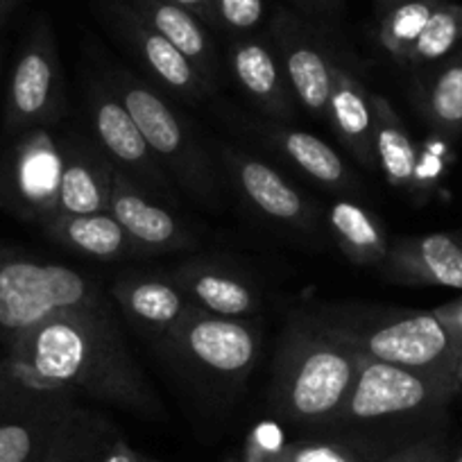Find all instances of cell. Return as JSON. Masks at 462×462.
I'll list each match as a JSON object with an SVG mask.
<instances>
[{"mask_svg": "<svg viewBox=\"0 0 462 462\" xmlns=\"http://www.w3.org/2000/svg\"><path fill=\"white\" fill-rule=\"evenodd\" d=\"M385 453L381 447L356 438H310L277 447L250 444L245 462H376Z\"/></svg>", "mask_w": 462, "mask_h": 462, "instance_id": "4316f807", "label": "cell"}, {"mask_svg": "<svg viewBox=\"0 0 462 462\" xmlns=\"http://www.w3.org/2000/svg\"><path fill=\"white\" fill-rule=\"evenodd\" d=\"M189 301L220 318L250 319L263 309L259 283L236 265L217 259H190L168 270Z\"/></svg>", "mask_w": 462, "mask_h": 462, "instance_id": "9a60e30c", "label": "cell"}, {"mask_svg": "<svg viewBox=\"0 0 462 462\" xmlns=\"http://www.w3.org/2000/svg\"><path fill=\"white\" fill-rule=\"evenodd\" d=\"M417 106L438 134L462 132V57L447 61L417 84Z\"/></svg>", "mask_w": 462, "mask_h": 462, "instance_id": "f1b7e54d", "label": "cell"}, {"mask_svg": "<svg viewBox=\"0 0 462 462\" xmlns=\"http://www.w3.org/2000/svg\"><path fill=\"white\" fill-rule=\"evenodd\" d=\"M226 69L265 116L277 121L295 116V96L270 43L256 37H238L226 48Z\"/></svg>", "mask_w": 462, "mask_h": 462, "instance_id": "44dd1931", "label": "cell"}, {"mask_svg": "<svg viewBox=\"0 0 462 462\" xmlns=\"http://www.w3.org/2000/svg\"><path fill=\"white\" fill-rule=\"evenodd\" d=\"M118 435L106 417L75 406L39 462H96L102 448Z\"/></svg>", "mask_w": 462, "mask_h": 462, "instance_id": "83f0119b", "label": "cell"}, {"mask_svg": "<svg viewBox=\"0 0 462 462\" xmlns=\"http://www.w3.org/2000/svg\"><path fill=\"white\" fill-rule=\"evenodd\" d=\"M363 361L309 313L288 322L277 342L270 408L283 421L327 429L352 393Z\"/></svg>", "mask_w": 462, "mask_h": 462, "instance_id": "7a4b0ae2", "label": "cell"}, {"mask_svg": "<svg viewBox=\"0 0 462 462\" xmlns=\"http://www.w3.org/2000/svg\"><path fill=\"white\" fill-rule=\"evenodd\" d=\"M309 315L361 361L388 363L457 383L462 352L435 310L324 304Z\"/></svg>", "mask_w": 462, "mask_h": 462, "instance_id": "3957f363", "label": "cell"}, {"mask_svg": "<svg viewBox=\"0 0 462 462\" xmlns=\"http://www.w3.org/2000/svg\"><path fill=\"white\" fill-rule=\"evenodd\" d=\"M381 273L402 286H433L462 291V236L435 231L402 236L390 243Z\"/></svg>", "mask_w": 462, "mask_h": 462, "instance_id": "e0dca14e", "label": "cell"}, {"mask_svg": "<svg viewBox=\"0 0 462 462\" xmlns=\"http://www.w3.org/2000/svg\"><path fill=\"white\" fill-rule=\"evenodd\" d=\"M109 304L100 283L61 263L0 254V336L16 333L48 318Z\"/></svg>", "mask_w": 462, "mask_h": 462, "instance_id": "8992f818", "label": "cell"}, {"mask_svg": "<svg viewBox=\"0 0 462 462\" xmlns=\"http://www.w3.org/2000/svg\"><path fill=\"white\" fill-rule=\"evenodd\" d=\"M376 462H444V453L433 439H420V442L406 444V447L385 453Z\"/></svg>", "mask_w": 462, "mask_h": 462, "instance_id": "d6a6232c", "label": "cell"}, {"mask_svg": "<svg viewBox=\"0 0 462 462\" xmlns=\"http://www.w3.org/2000/svg\"><path fill=\"white\" fill-rule=\"evenodd\" d=\"M241 462H245V460H241Z\"/></svg>", "mask_w": 462, "mask_h": 462, "instance_id": "b9f144b4", "label": "cell"}, {"mask_svg": "<svg viewBox=\"0 0 462 462\" xmlns=\"http://www.w3.org/2000/svg\"><path fill=\"white\" fill-rule=\"evenodd\" d=\"M270 39L300 106L315 118H327L336 52L315 30L283 10H279L270 23Z\"/></svg>", "mask_w": 462, "mask_h": 462, "instance_id": "4fadbf2b", "label": "cell"}, {"mask_svg": "<svg viewBox=\"0 0 462 462\" xmlns=\"http://www.w3.org/2000/svg\"><path fill=\"white\" fill-rule=\"evenodd\" d=\"M154 345L186 385L211 397L243 393L261 356L259 324L190 306Z\"/></svg>", "mask_w": 462, "mask_h": 462, "instance_id": "277c9868", "label": "cell"}, {"mask_svg": "<svg viewBox=\"0 0 462 462\" xmlns=\"http://www.w3.org/2000/svg\"><path fill=\"white\" fill-rule=\"evenodd\" d=\"M60 150L61 186L57 216L109 211L116 166L100 145L73 132L60 141Z\"/></svg>", "mask_w": 462, "mask_h": 462, "instance_id": "d6986e66", "label": "cell"}, {"mask_svg": "<svg viewBox=\"0 0 462 462\" xmlns=\"http://www.w3.org/2000/svg\"><path fill=\"white\" fill-rule=\"evenodd\" d=\"M5 342L3 361L28 383L64 388L139 415L163 411L132 356L111 304L60 313Z\"/></svg>", "mask_w": 462, "mask_h": 462, "instance_id": "6da1fadb", "label": "cell"}, {"mask_svg": "<svg viewBox=\"0 0 462 462\" xmlns=\"http://www.w3.org/2000/svg\"><path fill=\"white\" fill-rule=\"evenodd\" d=\"M16 5H19V0H0V28L7 23V19L16 10Z\"/></svg>", "mask_w": 462, "mask_h": 462, "instance_id": "74e56055", "label": "cell"}, {"mask_svg": "<svg viewBox=\"0 0 462 462\" xmlns=\"http://www.w3.org/2000/svg\"><path fill=\"white\" fill-rule=\"evenodd\" d=\"M374 109V157L376 168L383 172L393 189L412 190L420 181V154L390 100L372 93Z\"/></svg>", "mask_w": 462, "mask_h": 462, "instance_id": "484cf974", "label": "cell"}, {"mask_svg": "<svg viewBox=\"0 0 462 462\" xmlns=\"http://www.w3.org/2000/svg\"><path fill=\"white\" fill-rule=\"evenodd\" d=\"M402 3H408V0H376V7H379L381 14H385V12H390L393 7L402 5Z\"/></svg>", "mask_w": 462, "mask_h": 462, "instance_id": "f35d334b", "label": "cell"}, {"mask_svg": "<svg viewBox=\"0 0 462 462\" xmlns=\"http://www.w3.org/2000/svg\"><path fill=\"white\" fill-rule=\"evenodd\" d=\"M152 198L154 195L116 168L109 213L127 231V236L139 247L141 254H171L198 245L195 231L171 208L154 202Z\"/></svg>", "mask_w": 462, "mask_h": 462, "instance_id": "5bb4252c", "label": "cell"}, {"mask_svg": "<svg viewBox=\"0 0 462 462\" xmlns=\"http://www.w3.org/2000/svg\"><path fill=\"white\" fill-rule=\"evenodd\" d=\"M462 42V7L439 0L426 21L415 46L406 57V64L421 66L447 57Z\"/></svg>", "mask_w": 462, "mask_h": 462, "instance_id": "f546056e", "label": "cell"}, {"mask_svg": "<svg viewBox=\"0 0 462 462\" xmlns=\"http://www.w3.org/2000/svg\"><path fill=\"white\" fill-rule=\"evenodd\" d=\"M0 181L5 202L16 216L42 226L60 213L61 150L48 127L19 136Z\"/></svg>", "mask_w": 462, "mask_h": 462, "instance_id": "8fae6325", "label": "cell"}, {"mask_svg": "<svg viewBox=\"0 0 462 462\" xmlns=\"http://www.w3.org/2000/svg\"><path fill=\"white\" fill-rule=\"evenodd\" d=\"M263 14V0H211V23L238 37L259 28Z\"/></svg>", "mask_w": 462, "mask_h": 462, "instance_id": "1f68e13d", "label": "cell"}, {"mask_svg": "<svg viewBox=\"0 0 462 462\" xmlns=\"http://www.w3.org/2000/svg\"><path fill=\"white\" fill-rule=\"evenodd\" d=\"M457 383H460V394H462V361H460V370H457Z\"/></svg>", "mask_w": 462, "mask_h": 462, "instance_id": "ab89813d", "label": "cell"}, {"mask_svg": "<svg viewBox=\"0 0 462 462\" xmlns=\"http://www.w3.org/2000/svg\"><path fill=\"white\" fill-rule=\"evenodd\" d=\"M172 3L181 5L184 10L193 12L204 23H211V0H172Z\"/></svg>", "mask_w": 462, "mask_h": 462, "instance_id": "8d00e7d4", "label": "cell"}, {"mask_svg": "<svg viewBox=\"0 0 462 462\" xmlns=\"http://www.w3.org/2000/svg\"><path fill=\"white\" fill-rule=\"evenodd\" d=\"M75 406V393L28 383L0 358V462H39Z\"/></svg>", "mask_w": 462, "mask_h": 462, "instance_id": "ba28073f", "label": "cell"}, {"mask_svg": "<svg viewBox=\"0 0 462 462\" xmlns=\"http://www.w3.org/2000/svg\"><path fill=\"white\" fill-rule=\"evenodd\" d=\"M105 82L127 106L163 171L186 195L207 208H220L222 189L213 159L189 123L154 91L125 69H114Z\"/></svg>", "mask_w": 462, "mask_h": 462, "instance_id": "5b68a950", "label": "cell"}, {"mask_svg": "<svg viewBox=\"0 0 462 462\" xmlns=\"http://www.w3.org/2000/svg\"><path fill=\"white\" fill-rule=\"evenodd\" d=\"M222 166L247 207L265 220L288 226L306 238H315L324 231V213L270 163L225 145Z\"/></svg>", "mask_w": 462, "mask_h": 462, "instance_id": "7c38bea8", "label": "cell"}, {"mask_svg": "<svg viewBox=\"0 0 462 462\" xmlns=\"http://www.w3.org/2000/svg\"><path fill=\"white\" fill-rule=\"evenodd\" d=\"M96 462H159L154 457L139 453L121 433L116 435L105 448H102L100 456L96 457Z\"/></svg>", "mask_w": 462, "mask_h": 462, "instance_id": "836d02e7", "label": "cell"}, {"mask_svg": "<svg viewBox=\"0 0 462 462\" xmlns=\"http://www.w3.org/2000/svg\"><path fill=\"white\" fill-rule=\"evenodd\" d=\"M433 310L435 315L447 324L448 331L453 333V337H456L457 346H460V352H462V297L447 301V304L438 306V309Z\"/></svg>", "mask_w": 462, "mask_h": 462, "instance_id": "e575fe53", "label": "cell"}, {"mask_svg": "<svg viewBox=\"0 0 462 462\" xmlns=\"http://www.w3.org/2000/svg\"><path fill=\"white\" fill-rule=\"evenodd\" d=\"M327 121L342 148L363 168L376 171L374 157V109L372 93L354 69L336 55L331 69Z\"/></svg>", "mask_w": 462, "mask_h": 462, "instance_id": "ffe728a7", "label": "cell"}, {"mask_svg": "<svg viewBox=\"0 0 462 462\" xmlns=\"http://www.w3.org/2000/svg\"><path fill=\"white\" fill-rule=\"evenodd\" d=\"M109 295L132 327L152 342L166 336L193 306L168 273L121 274L111 283Z\"/></svg>", "mask_w": 462, "mask_h": 462, "instance_id": "ac0fdd59", "label": "cell"}, {"mask_svg": "<svg viewBox=\"0 0 462 462\" xmlns=\"http://www.w3.org/2000/svg\"><path fill=\"white\" fill-rule=\"evenodd\" d=\"M256 130L270 148L277 150L288 163H292L297 171L309 175L318 184L337 193H361V181L354 175L352 168L319 136L295 130V127L274 125V123H261Z\"/></svg>", "mask_w": 462, "mask_h": 462, "instance_id": "7402d4cb", "label": "cell"}, {"mask_svg": "<svg viewBox=\"0 0 462 462\" xmlns=\"http://www.w3.org/2000/svg\"><path fill=\"white\" fill-rule=\"evenodd\" d=\"M66 111L64 78L55 34L48 21L30 30L7 88L5 125L14 134L51 127Z\"/></svg>", "mask_w": 462, "mask_h": 462, "instance_id": "9c48e42d", "label": "cell"}, {"mask_svg": "<svg viewBox=\"0 0 462 462\" xmlns=\"http://www.w3.org/2000/svg\"><path fill=\"white\" fill-rule=\"evenodd\" d=\"M109 19L116 32L127 42L134 55L143 61L148 73L177 97L199 102L213 93L189 57L177 51L166 37L150 28L130 3H111Z\"/></svg>", "mask_w": 462, "mask_h": 462, "instance_id": "2e32d148", "label": "cell"}, {"mask_svg": "<svg viewBox=\"0 0 462 462\" xmlns=\"http://www.w3.org/2000/svg\"><path fill=\"white\" fill-rule=\"evenodd\" d=\"M324 225L337 250L354 265L381 268L388 256L390 241L379 216L354 199H336L324 213Z\"/></svg>", "mask_w": 462, "mask_h": 462, "instance_id": "d4e9b609", "label": "cell"}, {"mask_svg": "<svg viewBox=\"0 0 462 462\" xmlns=\"http://www.w3.org/2000/svg\"><path fill=\"white\" fill-rule=\"evenodd\" d=\"M87 111L93 141L100 145L109 162L150 195L172 199L175 181L157 162L127 106L116 97L105 79H93L88 84Z\"/></svg>", "mask_w": 462, "mask_h": 462, "instance_id": "30bf717a", "label": "cell"}, {"mask_svg": "<svg viewBox=\"0 0 462 462\" xmlns=\"http://www.w3.org/2000/svg\"><path fill=\"white\" fill-rule=\"evenodd\" d=\"M46 236L66 250L91 256L97 261H118L143 256L132 243L127 231L118 225L109 211L79 213V216H55L42 225Z\"/></svg>", "mask_w": 462, "mask_h": 462, "instance_id": "cb8c5ba5", "label": "cell"}, {"mask_svg": "<svg viewBox=\"0 0 462 462\" xmlns=\"http://www.w3.org/2000/svg\"><path fill=\"white\" fill-rule=\"evenodd\" d=\"M306 10L315 12V14L336 16L342 10V0H297Z\"/></svg>", "mask_w": 462, "mask_h": 462, "instance_id": "d590c367", "label": "cell"}, {"mask_svg": "<svg viewBox=\"0 0 462 462\" xmlns=\"http://www.w3.org/2000/svg\"><path fill=\"white\" fill-rule=\"evenodd\" d=\"M130 5L143 16L150 28L157 30L177 51L189 57L204 82L216 91L220 84V61L211 37L193 12L184 10L172 0H130Z\"/></svg>", "mask_w": 462, "mask_h": 462, "instance_id": "603a6c76", "label": "cell"}, {"mask_svg": "<svg viewBox=\"0 0 462 462\" xmlns=\"http://www.w3.org/2000/svg\"><path fill=\"white\" fill-rule=\"evenodd\" d=\"M444 462H462V451L457 453L456 457H451V460H447V457H444Z\"/></svg>", "mask_w": 462, "mask_h": 462, "instance_id": "60d3db41", "label": "cell"}, {"mask_svg": "<svg viewBox=\"0 0 462 462\" xmlns=\"http://www.w3.org/2000/svg\"><path fill=\"white\" fill-rule=\"evenodd\" d=\"M460 385L424 372L363 361L361 374L324 430H354L420 420L442 411Z\"/></svg>", "mask_w": 462, "mask_h": 462, "instance_id": "52a82bcc", "label": "cell"}, {"mask_svg": "<svg viewBox=\"0 0 462 462\" xmlns=\"http://www.w3.org/2000/svg\"><path fill=\"white\" fill-rule=\"evenodd\" d=\"M439 0H408L402 5L385 12L379 28V42L394 60L406 64L411 48L415 46L417 37L424 30L426 21L433 14Z\"/></svg>", "mask_w": 462, "mask_h": 462, "instance_id": "4dcf8cb0", "label": "cell"}]
</instances>
